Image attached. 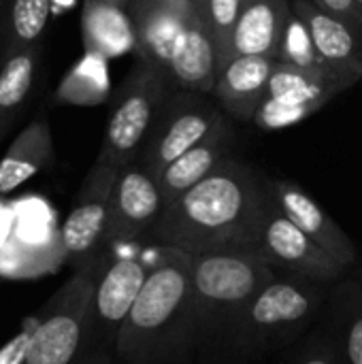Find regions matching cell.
<instances>
[{
  "instance_id": "obj_18",
  "label": "cell",
  "mask_w": 362,
  "mask_h": 364,
  "mask_svg": "<svg viewBox=\"0 0 362 364\" xmlns=\"http://www.w3.org/2000/svg\"><path fill=\"white\" fill-rule=\"evenodd\" d=\"M290 13V0H245L230 34L228 58L265 55L275 60Z\"/></svg>"
},
{
  "instance_id": "obj_11",
  "label": "cell",
  "mask_w": 362,
  "mask_h": 364,
  "mask_svg": "<svg viewBox=\"0 0 362 364\" xmlns=\"http://www.w3.org/2000/svg\"><path fill=\"white\" fill-rule=\"evenodd\" d=\"M115 175L117 168L94 162L77 192L70 213L60 228V252L73 269H79L102 254L109 220V198Z\"/></svg>"
},
{
  "instance_id": "obj_6",
  "label": "cell",
  "mask_w": 362,
  "mask_h": 364,
  "mask_svg": "<svg viewBox=\"0 0 362 364\" xmlns=\"http://www.w3.org/2000/svg\"><path fill=\"white\" fill-rule=\"evenodd\" d=\"M105 254L87 264L73 269V275L60 286L36 318L23 364H70L81 339L83 316L102 271Z\"/></svg>"
},
{
  "instance_id": "obj_25",
  "label": "cell",
  "mask_w": 362,
  "mask_h": 364,
  "mask_svg": "<svg viewBox=\"0 0 362 364\" xmlns=\"http://www.w3.org/2000/svg\"><path fill=\"white\" fill-rule=\"evenodd\" d=\"M275 60L286 62V64H292V66H299V68H305V70H324V73H329L326 66H324V62L320 60V55L316 51V45L312 41V34H309L307 23L294 11L290 13L288 23L284 28V34H282L280 47H277Z\"/></svg>"
},
{
  "instance_id": "obj_26",
  "label": "cell",
  "mask_w": 362,
  "mask_h": 364,
  "mask_svg": "<svg viewBox=\"0 0 362 364\" xmlns=\"http://www.w3.org/2000/svg\"><path fill=\"white\" fill-rule=\"evenodd\" d=\"M245 0H203V11L207 17V26L213 38L218 68L228 60V45L235 21L241 13Z\"/></svg>"
},
{
  "instance_id": "obj_9",
  "label": "cell",
  "mask_w": 362,
  "mask_h": 364,
  "mask_svg": "<svg viewBox=\"0 0 362 364\" xmlns=\"http://www.w3.org/2000/svg\"><path fill=\"white\" fill-rule=\"evenodd\" d=\"M352 83L324 70H305L275 60L267 94L252 122L262 130H284L301 124Z\"/></svg>"
},
{
  "instance_id": "obj_29",
  "label": "cell",
  "mask_w": 362,
  "mask_h": 364,
  "mask_svg": "<svg viewBox=\"0 0 362 364\" xmlns=\"http://www.w3.org/2000/svg\"><path fill=\"white\" fill-rule=\"evenodd\" d=\"M320 9L354 23L362 28V9L356 4V0H314Z\"/></svg>"
},
{
  "instance_id": "obj_22",
  "label": "cell",
  "mask_w": 362,
  "mask_h": 364,
  "mask_svg": "<svg viewBox=\"0 0 362 364\" xmlns=\"http://www.w3.org/2000/svg\"><path fill=\"white\" fill-rule=\"evenodd\" d=\"M36 62V47H17L9 51L0 66V136L13 124L32 90Z\"/></svg>"
},
{
  "instance_id": "obj_2",
  "label": "cell",
  "mask_w": 362,
  "mask_h": 364,
  "mask_svg": "<svg viewBox=\"0 0 362 364\" xmlns=\"http://www.w3.org/2000/svg\"><path fill=\"white\" fill-rule=\"evenodd\" d=\"M194 352L190 254L156 245V260L117 339V363L183 364Z\"/></svg>"
},
{
  "instance_id": "obj_13",
  "label": "cell",
  "mask_w": 362,
  "mask_h": 364,
  "mask_svg": "<svg viewBox=\"0 0 362 364\" xmlns=\"http://www.w3.org/2000/svg\"><path fill=\"white\" fill-rule=\"evenodd\" d=\"M267 188L275 207L314 243L348 269L356 262L358 252L354 241L312 194L290 179H267Z\"/></svg>"
},
{
  "instance_id": "obj_27",
  "label": "cell",
  "mask_w": 362,
  "mask_h": 364,
  "mask_svg": "<svg viewBox=\"0 0 362 364\" xmlns=\"http://www.w3.org/2000/svg\"><path fill=\"white\" fill-rule=\"evenodd\" d=\"M292 364H346L341 354V343L337 335L314 337Z\"/></svg>"
},
{
  "instance_id": "obj_15",
  "label": "cell",
  "mask_w": 362,
  "mask_h": 364,
  "mask_svg": "<svg viewBox=\"0 0 362 364\" xmlns=\"http://www.w3.org/2000/svg\"><path fill=\"white\" fill-rule=\"evenodd\" d=\"M292 11L307 23L312 41L326 70L348 79H362V28L320 9L314 0H290Z\"/></svg>"
},
{
  "instance_id": "obj_8",
  "label": "cell",
  "mask_w": 362,
  "mask_h": 364,
  "mask_svg": "<svg viewBox=\"0 0 362 364\" xmlns=\"http://www.w3.org/2000/svg\"><path fill=\"white\" fill-rule=\"evenodd\" d=\"M224 119V113L205 94L186 90L169 94L137 154V162L156 179L171 160L205 141Z\"/></svg>"
},
{
  "instance_id": "obj_17",
  "label": "cell",
  "mask_w": 362,
  "mask_h": 364,
  "mask_svg": "<svg viewBox=\"0 0 362 364\" xmlns=\"http://www.w3.org/2000/svg\"><path fill=\"white\" fill-rule=\"evenodd\" d=\"M273 58L233 55L215 73L213 96L237 119L252 122L258 105L267 94Z\"/></svg>"
},
{
  "instance_id": "obj_28",
  "label": "cell",
  "mask_w": 362,
  "mask_h": 364,
  "mask_svg": "<svg viewBox=\"0 0 362 364\" xmlns=\"http://www.w3.org/2000/svg\"><path fill=\"white\" fill-rule=\"evenodd\" d=\"M36 318L34 320H26L23 322V328L11 341H6L0 348V364H23L26 352L30 348L32 333H34V326H36Z\"/></svg>"
},
{
  "instance_id": "obj_5",
  "label": "cell",
  "mask_w": 362,
  "mask_h": 364,
  "mask_svg": "<svg viewBox=\"0 0 362 364\" xmlns=\"http://www.w3.org/2000/svg\"><path fill=\"white\" fill-rule=\"evenodd\" d=\"M154 258L143 256H115L105 254L102 271L94 284L77 354L70 364H115L117 363V339L124 320L137 299Z\"/></svg>"
},
{
  "instance_id": "obj_3",
  "label": "cell",
  "mask_w": 362,
  "mask_h": 364,
  "mask_svg": "<svg viewBox=\"0 0 362 364\" xmlns=\"http://www.w3.org/2000/svg\"><path fill=\"white\" fill-rule=\"evenodd\" d=\"M277 275L256 250L190 256L194 350L205 363H224L235 322L250 299Z\"/></svg>"
},
{
  "instance_id": "obj_30",
  "label": "cell",
  "mask_w": 362,
  "mask_h": 364,
  "mask_svg": "<svg viewBox=\"0 0 362 364\" xmlns=\"http://www.w3.org/2000/svg\"><path fill=\"white\" fill-rule=\"evenodd\" d=\"M107 2H113V4H119V6H124V9H126V4H128V0H107Z\"/></svg>"
},
{
  "instance_id": "obj_23",
  "label": "cell",
  "mask_w": 362,
  "mask_h": 364,
  "mask_svg": "<svg viewBox=\"0 0 362 364\" xmlns=\"http://www.w3.org/2000/svg\"><path fill=\"white\" fill-rule=\"evenodd\" d=\"M339 343L346 364H362V282H348L337 290Z\"/></svg>"
},
{
  "instance_id": "obj_16",
  "label": "cell",
  "mask_w": 362,
  "mask_h": 364,
  "mask_svg": "<svg viewBox=\"0 0 362 364\" xmlns=\"http://www.w3.org/2000/svg\"><path fill=\"white\" fill-rule=\"evenodd\" d=\"M188 9L190 0H128L126 4L141 62L160 68L164 77Z\"/></svg>"
},
{
  "instance_id": "obj_14",
  "label": "cell",
  "mask_w": 362,
  "mask_h": 364,
  "mask_svg": "<svg viewBox=\"0 0 362 364\" xmlns=\"http://www.w3.org/2000/svg\"><path fill=\"white\" fill-rule=\"evenodd\" d=\"M215 73L218 58L203 11V0H190L186 21L173 45L166 79L179 90L211 94L215 85Z\"/></svg>"
},
{
  "instance_id": "obj_21",
  "label": "cell",
  "mask_w": 362,
  "mask_h": 364,
  "mask_svg": "<svg viewBox=\"0 0 362 364\" xmlns=\"http://www.w3.org/2000/svg\"><path fill=\"white\" fill-rule=\"evenodd\" d=\"M53 160V134L45 117L32 119L6 147L0 158V196L38 175Z\"/></svg>"
},
{
  "instance_id": "obj_19",
  "label": "cell",
  "mask_w": 362,
  "mask_h": 364,
  "mask_svg": "<svg viewBox=\"0 0 362 364\" xmlns=\"http://www.w3.org/2000/svg\"><path fill=\"white\" fill-rule=\"evenodd\" d=\"M230 141H233V128L228 119H224L205 141L190 147L175 160H171L160 175L156 177L162 203L169 205L175 198H179L183 192L194 188L198 181H203L226 156H230Z\"/></svg>"
},
{
  "instance_id": "obj_7",
  "label": "cell",
  "mask_w": 362,
  "mask_h": 364,
  "mask_svg": "<svg viewBox=\"0 0 362 364\" xmlns=\"http://www.w3.org/2000/svg\"><path fill=\"white\" fill-rule=\"evenodd\" d=\"M169 79L147 62H141L124 81V87L109 115L96 162L122 168L137 160V154L169 96Z\"/></svg>"
},
{
  "instance_id": "obj_20",
  "label": "cell",
  "mask_w": 362,
  "mask_h": 364,
  "mask_svg": "<svg viewBox=\"0 0 362 364\" xmlns=\"http://www.w3.org/2000/svg\"><path fill=\"white\" fill-rule=\"evenodd\" d=\"M81 38L87 53L105 60L137 51L134 26L124 6L107 0H85L81 9Z\"/></svg>"
},
{
  "instance_id": "obj_10",
  "label": "cell",
  "mask_w": 362,
  "mask_h": 364,
  "mask_svg": "<svg viewBox=\"0 0 362 364\" xmlns=\"http://www.w3.org/2000/svg\"><path fill=\"white\" fill-rule=\"evenodd\" d=\"M256 250L275 271L326 286L339 282L348 271V267H344L318 243H314L303 230H299L275 207L271 194L260 222Z\"/></svg>"
},
{
  "instance_id": "obj_4",
  "label": "cell",
  "mask_w": 362,
  "mask_h": 364,
  "mask_svg": "<svg viewBox=\"0 0 362 364\" xmlns=\"http://www.w3.org/2000/svg\"><path fill=\"white\" fill-rule=\"evenodd\" d=\"M329 288L326 284L292 275L269 279L235 322L224 364L252 360L294 341L322 309Z\"/></svg>"
},
{
  "instance_id": "obj_31",
  "label": "cell",
  "mask_w": 362,
  "mask_h": 364,
  "mask_svg": "<svg viewBox=\"0 0 362 364\" xmlns=\"http://www.w3.org/2000/svg\"><path fill=\"white\" fill-rule=\"evenodd\" d=\"M356 4H358V6H361V9H362V0H356Z\"/></svg>"
},
{
  "instance_id": "obj_12",
  "label": "cell",
  "mask_w": 362,
  "mask_h": 364,
  "mask_svg": "<svg viewBox=\"0 0 362 364\" xmlns=\"http://www.w3.org/2000/svg\"><path fill=\"white\" fill-rule=\"evenodd\" d=\"M162 207L158 181L137 160L117 168L109 198L105 247L130 243L149 235Z\"/></svg>"
},
{
  "instance_id": "obj_1",
  "label": "cell",
  "mask_w": 362,
  "mask_h": 364,
  "mask_svg": "<svg viewBox=\"0 0 362 364\" xmlns=\"http://www.w3.org/2000/svg\"><path fill=\"white\" fill-rule=\"evenodd\" d=\"M267 205V177L226 156L203 181L162 207L149 237L190 256L256 250Z\"/></svg>"
},
{
  "instance_id": "obj_24",
  "label": "cell",
  "mask_w": 362,
  "mask_h": 364,
  "mask_svg": "<svg viewBox=\"0 0 362 364\" xmlns=\"http://www.w3.org/2000/svg\"><path fill=\"white\" fill-rule=\"evenodd\" d=\"M51 13V0H13L9 11L11 49L36 47Z\"/></svg>"
}]
</instances>
